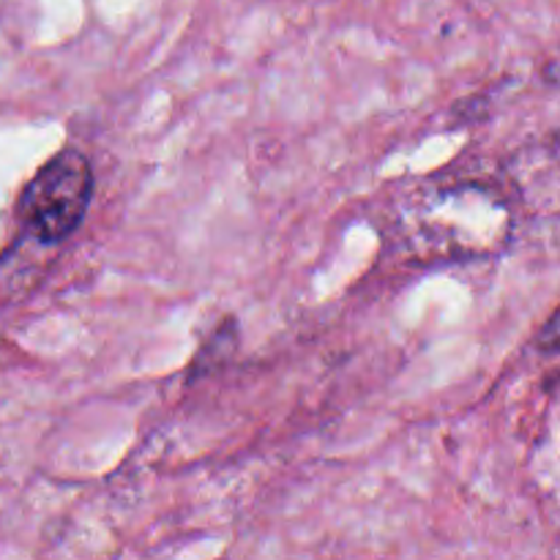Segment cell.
<instances>
[{
	"label": "cell",
	"mask_w": 560,
	"mask_h": 560,
	"mask_svg": "<svg viewBox=\"0 0 560 560\" xmlns=\"http://www.w3.org/2000/svg\"><path fill=\"white\" fill-rule=\"evenodd\" d=\"M93 195L91 162L74 148L55 153L22 191L16 219L31 238L60 244L85 219Z\"/></svg>",
	"instance_id": "cell-1"
},
{
	"label": "cell",
	"mask_w": 560,
	"mask_h": 560,
	"mask_svg": "<svg viewBox=\"0 0 560 560\" xmlns=\"http://www.w3.org/2000/svg\"><path fill=\"white\" fill-rule=\"evenodd\" d=\"M541 353L550 355H560V306L556 310V315L545 323V328L539 331V339H536Z\"/></svg>",
	"instance_id": "cell-2"
}]
</instances>
